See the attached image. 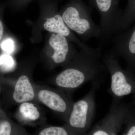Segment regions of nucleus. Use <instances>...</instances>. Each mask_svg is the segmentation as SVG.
I'll use <instances>...</instances> for the list:
<instances>
[{"label": "nucleus", "mask_w": 135, "mask_h": 135, "mask_svg": "<svg viewBox=\"0 0 135 135\" xmlns=\"http://www.w3.org/2000/svg\"><path fill=\"white\" fill-rule=\"evenodd\" d=\"M20 111L26 119L35 120L40 117V113L33 104L31 103H23L20 107Z\"/></svg>", "instance_id": "obj_14"}, {"label": "nucleus", "mask_w": 135, "mask_h": 135, "mask_svg": "<svg viewBox=\"0 0 135 135\" xmlns=\"http://www.w3.org/2000/svg\"><path fill=\"white\" fill-rule=\"evenodd\" d=\"M50 45L54 50V62L57 64L65 62L70 52V46L65 36L60 34H53L49 39Z\"/></svg>", "instance_id": "obj_8"}, {"label": "nucleus", "mask_w": 135, "mask_h": 135, "mask_svg": "<svg viewBox=\"0 0 135 135\" xmlns=\"http://www.w3.org/2000/svg\"><path fill=\"white\" fill-rule=\"evenodd\" d=\"M101 50L100 47L89 50L81 49L74 65L65 69L56 77L59 85L72 89L89 82L101 84L104 82L108 71L103 61Z\"/></svg>", "instance_id": "obj_1"}, {"label": "nucleus", "mask_w": 135, "mask_h": 135, "mask_svg": "<svg viewBox=\"0 0 135 135\" xmlns=\"http://www.w3.org/2000/svg\"><path fill=\"white\" fill-rule=\"evenodd\" d=\"M61 16L68 28L78 34L84 42L101 38L100 26L94 23L91 9L83 0H71Z\"/></svg>", "instance_id": "obj_2"}, {"label": "nucleus", "mask_w": 135, "mask_h": 135, "mask_svg": "<svg viewBox=\"0 0 135 135\" xmlns=\"http://www.w3.org/2000/svg\"><path fill=\"white\" fill-rule=\"evenodd\" d=\"M34 97L33 88L28 77L22 75L18 80L15 86L13 98L17 103L31 101Z\"/></svg>", "instance_id": "obj_10"}, {"label": "nucleus", "mask_w": 135, "mask_h": 135, "mask_svg": "<svg viewBox=\"0 0 135 135\" xmlns=\"http://www.w3.org/2000/svg\"><path fill=\"white\" fill-rule=\"evenodd\" d=\"M69 133L64 128L53 127L46 128L40 133V135H67Z\"/></svg>", "instance_id": "obj_16"}, {"label": "nucleus", "mask_w": 135, "mask_h": 135, "mask_svg": "<svg viewBox=\"0 0 135 135\" xmlns=\"http://www.w3.org/2000/svg\"><path fill=\"white\" fill-rule=\"evenodd\" d=\"M120 0H89L90 5L99 12L101 41H105L119 31L123 11L119 7Z\"/></svg>", "instance_id": "obj_5"}, {"label": "nucleus", "mask_w": 135, "mask_h": 135, "mask_svg": "<svg viewBox=\"0 0 135 135\" xmlns=\"http://www.w3.org/2000/svg\"><path fill=\"white\" fill-rule=\"evenodd\" d=\"M125 30L114 37L112 46L108 52L123 59L126 69L135 74V23Z\"/></svg>", "instance_id": "obj_7"}, {"label": "nucleus", "mask_w": 135, "mask_h": 135, "mask_svg": "<svg viewBox=\"0 0 135 135\" xmlns=\"http://www.w3.org/2000/svg\"><path fill=\"white\" fill-rule=\"evenodd\" d=\"M133 99H132V101L130 103L131 104L134 108L135 109V95H133L132 97Z\"/></svg>", "instance_id": "obj_20"}, {"label": "nucleus", "mask_w": 135, "mask_h": 135, "mask_svg": "<svg viewBox=\"0 0 135 135\" xmlns=\"http://www.w3.org/2000/svg\"><path fill=\"white\" fill-rule=\"evenodd\" d=\"M130 107V103L112 101L107 114L89 131L87 135L119 134Z\"/></svg>", "instance_id": "obj_6"}, {"label": "nucleus", "mask_w": 135, "mask_h": 135, "mask_svg": "<svg viewBox=\"0 0 135 135\" xmlns=\"http://www.w3.org/2000/svg\"><path fill=\"white\" fill-rule=\"evenodd\" d=\"M124 125L125 128L122 135H135V109L131 104L130 108L125 118Z\"/></svg>", "instance_id": "obj_13"}, {"label": "nucleus", "mask_w": 135, "mask_h": 135, "mask_svg": "<svg viewBox=\"0 0 135 135\" xmlns=\"http://www.w3.org/2000/svg\"><path fill=\"white\" fill-rule=\"evenodd\" d=\"M0 47L3 51L11 54L13 53L15 50V42L12 39L8 38L2 42Z\"/></svg>", "instance_id": "obj_17"}, {"label": "nucleus", "mask_w": 135, "mask_h": 135, "mask_svg": "<svg viewBox=\"0 0 135 135\" xmlns=\"http://www.w3.org/2000/svg\"><path fill=\"white\" fill-rule=\"evenodd\" d=\"M3 33V27L2 22L0 20V40L2 38Z\"/></svg>", "instance_id": "obj_19"}, {"label": "nucleus", "mask_w": 135, "mask_h": 135, "mask_svg": "<svg viewBox=\"0 0 135 135\" xmlns=\"http://www.w3.org/2000/svg\"><path fill=\"white\" fill-rule=\"evenodd\" d=\"M101 85L98 83H92L89 92L73 105L69 123L78 134L87 135L90 129L95 114L96 92Z\"/></svg>", "instance_id": "obj_4"}, {"label": "nucleus", "mask_w": 135, "mask_h": 135, "mask_svg": "<svg viewBox=\"0 0 135 135\" xmlns=\"http://www.w3.org/2000/svg\"><path fill=\"white\" fill-rule=\"evenodd\" d=\"M11 131V126L8 122L4 121L1 123L0 135H9Z\"/></svg>", "instance_id": "obj_18"}, {"label": "nucleus", "mask_w": 135, "mask_h": 135, "mask_svg": "<svg viewBox=\"0 0 135 135\" xmlns=\"http://www.w3.org/2000/svg\"><path fill=\"white\" fill-rule=\"evenodd\" d=\"M134 22L135 0H128L127 5L122 12L119 32L128 29Z\"/></svg>", "instance_id": "obj_12"}, {"label": "nucleus", "mask_w": 135, "mask_h": 135, "mask_svg": "<svg viewBox=\"0 0 135 135\" xmlns=\"http://www.w3.org/2000/svg\"><path fill=\"white\" fill-rule=\"evenodd\" d=\"M40 101L51 110L61 113H65L68 105L63 97L56 92L48 90H41L38 95Z\"/></svg>", "instance_id": "obj_9"}, {"label": "nucleus", "mask_w": 135, "mask_h": 135, "mask_svg": "<svg viewBox=\"0 0 135 135\" xmlns=\"http://www.w3.org/2000/svg\"><path fill=\"white\" fill-rule=\"evenodd\" d=\"M102 59L110 75L108 92L112 101H120L129 95H135V74L126 68L123 69L119 64V58L109 52Z\"/></svg>", "instance_id": "obj_3"}, {"label": "nucleus", "mask_w": 135, "mask_h": 135, "mask_svg": "<svg viewBox=\"0 0 135 135\" xmlns=\"http://www.w3.org/2000/svg\"><path fill=\"white\" fill-rule=\"evenodd\" d=\"M15 64L13 58L8 54L0 56V67L5 71H10L15 67Z\"/></svg>", "instance_id": "obj_15"}, {"label": "nucleus", "mask_w": 135, "mask_h": 135, "mask_svg": "<svg viewBox=\"0 0 135 135\" xmlns=\"http://www.w3.org/2000/svg\"><path fill=\"white\" fill-rule=\"evenodd\" d=\"M44 27L48 31L60 34L66 37H70L71 34L70 29L66 25L62 17L59 15L47 18L44 24Z\"/></svg>", "instance_id": "obj_11"}]
</instances>
